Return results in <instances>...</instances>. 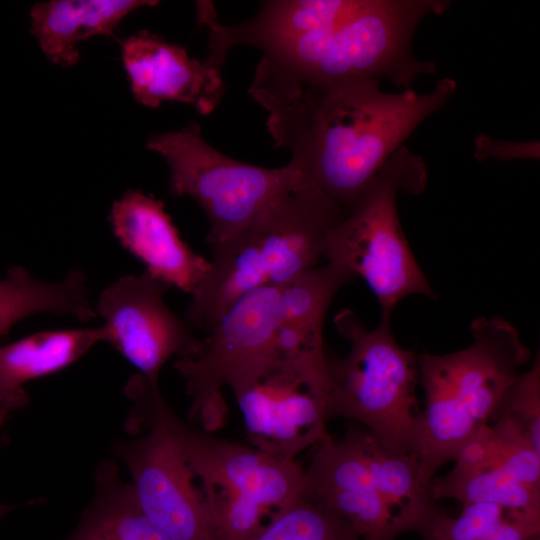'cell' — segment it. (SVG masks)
<instances>
[{
    "label": "cell",
    "mask_w": 540,
    "mask_h": 540,
    "mask_svg": "<svg viewBox=\"0 0 540 540\" xmlns=\"http://www.w3.org/2000/svg\"><path fill=\"white\" fill-rule=\"evenodd\" d=\"M380 82L322 85L259 71L248 94L267 112L275 147L291 154L302 184L346 213L369 182L428 117L456 92L451 78L426 93H386Z\"/></svg>",
    "instance_id": "cell-1"
},
{
    "label": "cell",
    "mask_w": 540,
    "mask_h": 540,
    "mask_svg": "<svg viewBox=\"0 0 540 540\" xmlns=\"http://www.w3.org/2000/svg\"><path fill=\"white\" fill-rule=\"evenodd\" d=\"M355 278L325 262L282 284L255 289L240 298L206 334L197 351L177 358L192 403L189 418L212 432L226 420L222 389L230 390L268 359L293 320L324 321L338 290Z\"/></svg>",
    "instance_id": "cell-2"
},
{
    "label": "cell",
    "mask_w": 540,
    "mask_h": 540,
    "mask_svg": "<svg viewBox=\"0 0 540 540\" xmlns=\"http://www.w3.org/2000/svg\"><path fill=\"white\" fill-rule=\"evenodd\" d=\"M345 213L302 183L276 197L231 238L210 246L209 269L184 319L207 334L247 293L321 265L327 235Z\"/></svg>",
    "instance_id": "cell-3"
},
{
    "label": "cell",
    "mask_w": 540,
    "mask_h": 540,
    "mask_svg": "<svg viewBox=\"0 0 540 540\" xmlns=\"http://www.w3.org/2000/svg\"><path fill=\"white\" fill-rule=\"evenodd\" d=\"M470 333L471 344L461 350L418 354L425 403L418 473L427 490L438 470L490 423L531 359L518 330L504 318L476 317Z\"/></svg>",
    "instance_id": "cell-4"
},
{
    "label": "cell",
    "mask_w": 540,
    "mask_h": 540,
    "mask_svg": "<svg viewBox=\"0 0 540 540\" xmlns=\"http://www.w3.org/2000/svg\"><path fill=\"white\" fill-rule=\"evenodd\" d=\"M449 6L446 0H365L340 22L265 52L258 65L313 84L387 79L410 89L437 70L435 62L413 55L416 28Z\"/></svg>",
    "instance_id": "cell-5"
},
{
    "label": "cell",
    "mask_w": 540,
    "mask_h": 540,
    "mask_svg": "<svg viewBox=\"0 0 540 540\" xmlns=\"http://www.w3.org/2000/svg\"><path fill=\"white\" fill-rule=\"evenodd\" d=\"M333 322L349 350L344 357L325 353L328 421L352 420L388 450L418 457L423 426L416 396L418 354L398 344L391 319L381 318L369 330L353 310L343 309Z\"/></svg>",
    "instance_id": "cell-6"
},
{
    "label": "cell",
    "mask_w": 540,
    "mask_h": 540,
    "mask_svg": "<svg viewBox=\"0 0 540 540\" xmlns=\"http://www.w3.org/2000/svg\"><path fill=\"white\" fill-rule=\"evenodd\" d=\"M427 184L426 164L404 145L383 165L355 204L330 229L325 262L361 277L375 295L381 318L391 319L395 306L410 295L435 299L404 234L397 195L421 194Z\"/></svg>",
    "instance_id": "cell-7"
},
{
    "label": "cell",
    "mask_w": 540,
    "mask_h": 540,
    "mask_svg": "<svg viewBox=\"0 0 540 540\" xmlns=\"http://www.w3.org/2000/svg\"><path fill=\"white\" fill-rule=\"evenodd\" d=\"M124 393L131 401L126 430L112 453L127 467L138 505L171 540H215L211 518L184 449L183 421L158 384L132 376Z\"/></svg>",
    "instance_id": "cell-8"
},
{
    "label": "cell",
    "mask_w": 540,
    "mask_h": 540,
    "mask_svg": "<svg viewBox=\"0 0 540 540\" xmlns=\"http://www.w3.org/2000/svg\"><path fill=\"white\" fill-rule=\"evenodd\" d=\"M146 147L167 163L171 193L190 197L203 210L209 246L231 238L276 197L302 183L290 163L265 168L221 153L203 138L196 122L152 135Z\"/></svg>",
    "instance_id": "cell-9"
},
{
    "label": "cell",
    "mask_w": 540,
    "mask_h": 540,
    "mask_svg": "<svg viewBox=\"0 0 540 540\" xmlns=\"http://www.w3.org/2000/svg\"><path fill=\"white\" fill-rule=\"evenodd\" d=\"M325 353L270 357L231 389L252 447L296 460L302 451L330 438Z\"/></svg>",
    "instance_id": "cell-10"
},
{
    "label": "cell",
    "mask_w": 540,
    "mask_h": 540,
    "mask_svg": "<svg viewBox=\"0 0 540 540\" xmlns=\"http://www.w3.org/2000/svg\"><path fill=\"white\" fill-rule=\"evenodd\" d=\"M169 288L146 272L123 276L101 293L94 308L104 321L105 342L154 384L172 356H190L201 343L166 305Z\"/></svg>",
    "instance_id": "cell-11"
},
{
    "label": "cell",
    "mask_w": 540,
    "mask_h": 540,
    "mask_svg": "<svg viewBox=\"0 0 540 540\" xmlns=\"http://www.w3.org/2000/svg\"><path fill=\"white\" fill-rule=\"evenodd\" d=\"M453 462L446 475L430 483L435 501L493 504L540 517V460L519 438L483 425Z\"/></svg>",
    "instance_id": "cell-12"
},
{
    "label": "cell",
    "mask_w": 540,
    "mask_h": 540,
    "mask_svg": "<svg viewBox=\"0 0 540 540\" xmlns=\"http://www.w3.org/2000/svg\"><path fill=\"white\" fill-rule=\"evenodd\" d=\"M184 449L202 485L220 486L244 495L273 518L298 499L303 466L252 446L215 437L186 422Z\"/></svg>",
    "instance_id": "cell-13"
},
{
    "label": "cell",
    "mask_w": 540,
    "mask_h": 540,
    "mask_svg": "<svg viewBox=\"0 0 540 540\" xmlns=\"http://www.w3.org/2000/svg\"><path fill=\"white\" fill-rule=\"evenodd\" d=\"M122 60L134 99L147 107L180 102L208 115L220 104L225 92L220 71L191 58L183 47L146 30L124 40Z\"/></svg>",
    "instance_id": "cell-14"
},
{
    "label": "cell",
    "mask_w": 540,
    "mask_h": 540,
    "mask_svg": "<svg viewBox=\"0 0 540 540\" xmlns=\"http://www.w3.org/2000/svg\"><path fill=\"white\" fill-rule=\"evenodd\" d=\"M364 3L365 0L265 1L252 18L226 25L218 21L212 2L198 1V23L208 29L207 56L203 61L221 72L228 51L235 46H252L265 53L340 22Z\"/></svg>",
    "instance_id": "cell-15"
},
{
    "label": "cell",
    "mask_w": 540,
    "mask_h": 540,
    "mask_svg": "<svg viewBox=\"0 0 540 540\" xmlns=\"http://www.w3.org/2000/svg\"><path fill=\"white\" fill-rule=\"evenodd\" d=\"M114 235L146 266V273L192 295L210 263L183 241L164 203L140 190H128L110 214Z\"/></svg>",
    "instance_id": "cell-16"
},
{
    "label": "cell",
    "mask_w": 540,
    "mask_h": 540,
    "mask_svg": "<svg viewBox=\"0 0 540 540\" xmlns=\"http://www.w3.org/2000/svg\"><path fill=\"white\" fill-rule=\"evenodd\" d=\"M105 342L103 326L45 330L0 345V426L29 403L24 384L57 373Z\"/></svg>",
    "instance_id": "cell-17"
},
{
    "label": "cell",
    "mask_w": 540,
    "mask_h": 540,
    "mask_svg": "<svg viewBox=\"0 0 540 540\" xmlns=\"http://www.w3.org/2000/svg\"><path fill=\"white\" fill-rule=\"evenodd\" d=\"M150 0H53L30 11L31 34L53 64L70 67L79 61L76 46L88 38L113 36L120 21Z\"/></svg>",
    "instance_id": "cell-18"
},
{
    "label": "cell",
    "mask_w": 540,
    "mask_h": 540,
    "mask_svg": "<svg viewBox=\"0 0 540 540\" xmlns=\"http://www.w3.org/2000/svg\"><path fill=\"white\" fill-rule=\"evenodd\" d=\"M94 486L91 503L65 540H171L142 512L113 460L98 464Z\"/></svg>",
    "instance_id": "cell-19"
},
{
    "label": "cell",
    "mask_w": 540,
    "mask_h": 540,
    "mask_svg": "<svg viewBox=\"0 0 540 540\" xmlns=\"http://www.w3.org/2000/svg\"><path fill=\"white\" fill-rule=\"evenodd\" d=\"M43 312L71 315L83 322L96 317L85 273L74 269L61 280L47 282L21 266L11 267L0 279V339L19 320Z\"/></svg>",
    "instance_id": "cell-20"
},
{
    "label": "cell",
    "mask_w": 540,
    "mask_h": 540,
    "mask_svg": "<svg viewBox=\"0 0 540 540\" xmlns=\"http://www.w3.org/2000/svg\"><path fill=\"white\" fill-rule=\"evenodd\" d=\"M250 540H362L338 514L298 499Z\"/></svg>",
    "instance_id": "cell-21"
},
{
    "label": "cell",
    "mask_w": 540,
    "mask_h": 540,
    "mask_svg": "<svg viewBox=\"0 0 540 540\" xmlns=\"http://www.w3.org/2000/svg\"><path fill=\"white\" fill-rule=\"evenodd\" d=\"M507 419L516 425L540 453V357L523 371L503 399L492 421Z\"/></svg>",
    "instance_id": "cell-22"
},
{
    "label": "cell",
    "mask_w": 540,
    "mask_h": 540,
    "mask_svg": "<svg viewBox=\"0 0 540 540\" xmlns=\"http://www.w3.org/2000/svg\"><path fill=\"white\" fill-rule=\"evenodd\" d=\"M497 505L475 503L463 505L456 517L441 513L423 535L425 540H486L509 516Z\"/></svg>",
    "instance_id": "cell-23"
},
{
    "label": "cell",
    "mask_w": 540,
    "mask_h": 540,
    "mask_svg": "<svg viewBox=\"0 0 540 540\" xmlns=\"http://www.w3.org/2000/svg\"><path fill=\"white\" fill-rule=\"evenodd\" d=\"M475 157L479 161L495 159L507 161L513 159H538L539 142H508L479 135L475 139Z\"/></svg>",
    "instance_id": "cell-24"
},
{
    "label": "cell",
    "mask_w": 540,
    "mask_h": 540,
    "mask_svg": "<svg viewBox=\"0 0 540 540\" xmlns=\"http://www.w3.org/2000/svg\"><path fill=\"white\" fill-rule=\"evenodd\" d=\"M5 441V438L0 436V443H3ZM23 505H9V504H0V521L2 518L8 514L10 511L14 510L15 508L21 507Z\"/></svg>",
    "instance_id": "cell-25"
},
{
    "label": "cell",
    "mask_w": 540,
    "mask_h": 540,
    "mask_svg": "<svg viewBox=\"0 0 540 540\" xmlns=\"http://www.w3.org/2000/svg\"><path fill=\"white\" fill-rule=\"evenodd\" d=\"M533 540H540V537H537V538H535V539H533Z\"/></svg>",
    "instance_id": "cell-26"
}]
</instances>
